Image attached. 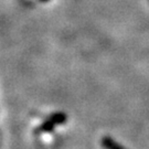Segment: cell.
I'll return each mask as SVG.
<instances>
[{
  "mask_svg": "<svg viewBox=\"0 0 149 149\" xmlns=\"http://www.w3.org/2000/svg\"><path fill=\"white\" fill-rule=\"evenodd\" d=\"M43 1H47V0H43Z\"/></svg>",
  "mask_w": 149,
  "mask_h": 149,
  "instance_id": "2",
  "label": "cell"
},
{
  "mask_svg": "<svg viewBox=\"0 0 149 149\" xmlns=\"http://www.w3.org/2000/svg\"><path fill=\"white\" fill-rule=\"evenodd\" d=\"M102 145H103V147L105 149H124L120 145H118L116 141H114V140H113L112 138H109V137L103 138Z\"/></svg>",
  "mask_w": 149,
  "mask_h": 149,
  "instance_id": "1",
  "label": "cell"
}]
</instances>
